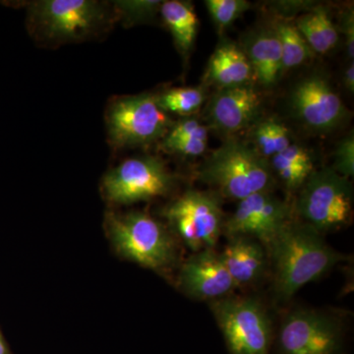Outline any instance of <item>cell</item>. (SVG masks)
Segmentation results:
<instances>
[{"label": "cell", "instance_id": "6da1fadb", "mask_svg": "<svg viewBox=\"0 0 354 354\" xmlns=\"http://www.w3.org/2000/svg\"><path fill=\"white\" fill-rule=\"evenodd\" d=\"M274 267V290L279 299H290L348 257L330 247L323 235L301 221L290 223L266 248Z\"/></svg>", "mask_w": 354, "mask_h": 354}, {"label": "cell", "instance_id": "7a4b0ae2", "mask_svg": "<svg viewBox=\"0 0 354 354\" xmlns=\"http://www.w3.org/2000/svg\"><path fill=\"white\" fill-rule=\"evenodd\" d=\"M27 27L44 48H57L106 36L118 20L113 3L95 0L27 2Z\"/></svg>", "mask_w": 354, "mask_h": 354}, {"label": "cell", "instance_id": "3957f363", "mask_svg": "<svg viewBox=\"0 0 354 354\" xmlns=\"http://www.w3.org/2000/svg\"><path fill=\"white\" fill-rule=\"evenodd\" d=\"M199 178L221 196L237 201L271 191L272 185L271 167L265 158L235 140L225 142L209 156L200 169Z\"/></svg>", "mask_w": 354, "mask_h": 354}, {"label": "cell", "instance_id": "277c9868", "mask_svg": "<svg viewBox=\"0 0 354 354\" xmlns=\"http://www.w3.org/2000/svg\"><path fill=\"white\" fill-rule=\"evenodd\" d=\"M106 228L114 248L122 257L160 272L176 260V249L167 228L143 212L111 213Z\"/></svg>", "mask_w": 354, "mask_h": 354}, {"label": "cell", "instance_id": "5b68a950", "mask_svg": "<svg viewBox=\"0 0 354 354\" xmlns=\"http://www.w3.org/2000/svg\"><path fill=\"white\" fill-rule=\"evenodd\" d=\"M295 211L301 223L322 235L346 227L353 211L349 178L330 167L314 171L299 189Z\"/></svg>", "mask_w": 354, "mask_h": 354}, {"label": "cell", "instance_id": "8992f818", "mask_svg": "<svg viewBox=\"0 0 354 354\" xmlns=\"http://www.w3.org/2000/svg\"><path fill=\"white\" fill-rule=\"evenodd\" d=\"M106 133L113 149L146 146L162 139L172 127L157 95L113 97L106 111Z\"/></svg>", "mask_w": 354, "mask_h": 354}, {"label": "cell", "instance_id": "52a82bcc", "mask_svg": "<svg viewBox=\"0 0 354 354\" xmlns=\"http://www.w3.org/2000/svg\"><path fill=\"white\" fill-rule=\"evenodd\" d=\"M209 307L228 354H271V319L259 299L230 295Z\"/></svg>", "mask_w": 354, "mask_h": 354}, {"label": "cell", "instance_id": "ba28073f", "mask_svg": "<svg viewBox=\"0 0 354 354\" xmlns=\"http://www.w3.org/2000/svg\"><path fill=\"white\" fill-rule=\"evenodd\" d=\"M164 216L193 252L215 248L223 234L225 216L213 192L188 190L164 209Z\"/></svg>", "mask_w": 354, "mask_h": 354}, {"label": "cell", "instance_id": "9c48e42d", "mask_svg": "<svg viewBox=\"0 0 354 354\" xmlns=\"http://www.w3.org/2000/svg\"><path fill=\"white\" fill-rule=\"evenodd\" d=\"M344 325L326 312L295 309L283 317L277 335L279 354H342Z\"/></svg>", "mask_w": 354, "mask_h": 354}, {"label": "cell", "instance_id": "30bf717a", "mask_svg": "<svg viewBox=\"0 0 354 354\" xmlns=\"http://www.w3.org/2000/svg\"><path fill=\"white\" fill-rule=\"evenodd\" d=\"M174 185V176L160 158H130L102 179V194L109 202L130 205L164 196Z\"/></svg>", "mask_w": 354, "mask_h": 354}, {"label": "cell", "instance_id": "8fae6325", "mask_svg": "<svg viewBox=\"0 0 354 354\" xmlns=\"http://www.w3.org/2000/svg\"><path fill=\"white\" fill-rule=\"evenodd\" d=\"M291 221L292 211L288 203L264 191L239 201L234 213L225 218L223 234L228 239L250 237L267 248Z\"/></svg>", "mask_w": 354, "mask_h": 354}, {"label": "cell", "instance_id": "7c38bea8", "mask_svg": "<svg viewBox=\"0 0 354 354\" xmlns=\"http://www.w3.org/2000/svg\"><path fill=\"white\" fill-rule=\"evenodd\" d=\"M290 102L298 120L316 131L334 129L346 118V109L341 97L321 76H310L298 84Z\"/></svg>", "mask_w": 354, "mask_h": 354}, {"label": "cell", "instance_id": "4fadbf2b", "mask_svg": "<svg viewBox=\"0 0 354 354\" xmlns=\"http://www.w3.org/2000/svg\"><path fill=\"white\" fill-rule=\"evenodd\" d=\"M178 285L188 297L209 302L230 297L239 288L215 248L199 251L186 260L179 271Z\"/></svg>", "mask_w": 354, "mask_h": 354}, {"label": "cell", "instance_id": "5bb4252c", "mask_svg": "<svg viewBox=\"0 0 354 354\" xmlns=\"http://www.w3.org/2000/svg\"><path fill=\"white\" fill-rule=\"evenodd\" d=\"M259 93L246 85L221 88L207 109V118L212 127L225 134H234L250 127L261 111Z\"/></svg>", "mask_w": 354, "mask_h": 354}, {"label": "cell", "instance_id": "9a60e30c", "mask_svg": "<svg viewBox=\"0 0 354 354\" xmlns=\"http://www.w3.org/2000/svg\"><path fill=\"white\" fill-rule=\"evenodd\" d=\"M221 256L228 274L239 288L260 281L269 261L264 245L246 236L228 239Z\"/></svg>", "mask_w": 354, "mask_h": 354}, {"label": "cell", "instance_id": "2e32d148", "mask_svg": "<svg viewBox=\"0 0 354 354\" xmlns=\"http://www.w3.org/2000/svg\"><path fill=\"white\" fill-rule=\"evenodd\" d=\"M243 51L258 82L264 87L274 86L283 70L281 44L274 30H261L252 35Z\"/></svg>", "mask_w": 354, "mask_h": 354}, {"label": "cell", "instance_id": "e0dca14e", "mask_svg": "<svg viewBox=\"0 0 354 354\" xmlns=\"http://www.w3.org/2000/svg\"><path fill=\"white\" fill-rule=\"evenodd\" d=\"M252 77V67L245 53L235 44H221L209 58L207 81L221 90L246 85Z\"/></svg>", "mask_w": 354, "mask_h": 354}, {"label": "cell", "instance_id": "ac0fdd59", "mask_svg": "<svg viewBox=\"0 0 354 354\" xmlns=\"http://www.w3.org/2000/svg\"><path fill=\"white\" fill-rule=\"evenodd\" d=\"M160 12L176 48L185 57L194 44L199 24L192 4L179 0L164 1L160 4Z\"/></svg>", "mask_w": 354, "mask_h": 354}, {"label": "cell", "instance_id": "d6986e66", "mask_svg": "<svg viewBox=\"0 0 354 354\" xmlns=\"http://www.w3.org/2000/svg\"><path fill=\"white\" fill-rule=\"evenodd\" d=\"M270 167L288 191H299L315 171L311 156L297 144H290L283 152L274 156Z\"/></svg>", "mask_w": 354, "mask_h": 354}, {"label": "cell", "instance_id": "ffe728a7", "mask_svg": "<svg viewBox=\"0 0 354 354\" xmlns=\"http://www.w3.org/2000/svg\"><path fill=\"white\" fill-rule=\"evenodd\" d=\"M298 31L304 36L310 48L319 55H325L337 46L339 32L333 23L329 11L324 6H315L297 20Z\"/></svg>", "mask_w": 354, "mask_h": 354}, {"label": "cell", "instance_id": "44dd1931", "mask_svg": "<svg viewBox=\"0 0 354 354\" xmlns=\"http://www.w3.org/2000/svg\"><path fill=\"white\" fill-rule=\"evenodd\" d=\"M208 145V128L195 118H184L176 124L162 138V148L169 153H179L184 157H198L206 151Z\"/></svg>", "mask_w": 354, "mask_h": 354}, {"label": "cell", "instance_id": "7402d4cb", "mask_svg": "<svg viewBox=\"0 0 354 354\" xmlns=\"http://www.w3.org/2000/svg\"><path fill=\"white\" fill-rule=\"evenodd\" d=\"M253 141L261 157L272 158L291 143L290 129L274 118L260 121L253 131Z\"/></svg>", "mask_w": 354, "mask_h": 354}, {"label": "cell", "instance_id": "603a6c76", "mask_svg": "<svg viewBox=\"0 0 354 354\" xmlns=\"http://www.w3.org/2000/svg\"><path fill=\"white\" fill-rule=\"evenodd\" d=\"M272 29L276 32L281 44L283 69L295 68L311 57L313 51L295 25L279 22Z\"/></svg>", "mask_w": 354, "mask_h": 354}, {"label": "cell", "instance_id": "cb8c5ba5", "mask_svg": "<svg viewBox=\"0 0 354 354\" xmlns=\"http://www.w3.org/2000/svg\"><path fill=\"white\" fill-rule=\"evenodd\" d=\"M205 93L201 88H174L157 95L160 108L167 113L190 115L204 104Z\"/></svg>", "mask_w": 354, "mask_h": 354}, {"label": "cell", "instance_id": "d4e9b609", "mask_svg": "<svg viewBox=\"0 0 354 354\" xmlns=\"http://www.w3.org/2000/svg\"><path fill=\"white\" fill-rule=\"evenodd\" d=\"M205 3L218 29H225L250 8L245 0H207Z\"/></svg>", "mask_w": 354, "mask_h": 354}, {"label": "cell", "instance_id": "484cf974", "mask_svg": "<svg viewBox=\"0 0 354 354\" xmlns=\"http://www.w3.org/2000/svg\"><path fill=\"white\" fill-rule=\"evenodd\" d=\"M162 1L140 0V1H114L118 20H123L127 25L135 24L150 19L160 11Z\"/></svg>", "mask_w": 354, "mask_h": 354}, {"label": "cell", "instance_id": "4316f807", "mask_svg": "<svg viewBox=\"0 0 354 354\" xmlns=\"http://www.w3.org/2000/svg\"><path fill=\"white\" fill-rule=\"evenodd\" d=\"M334 171L349 178L354 174V137L353 133L337 144L335 151Z\"/></svg>", "mask_w": 354, "mask_h": 354}, {"label": "cell", "instance_id": "83f0119b", "mask_svg": "<svg viewBox=\"0 0 354 354\" xmlns=\"http://www.w3.org/2000/svg\"><path fill=\"white\" fill-rule=\"evenodd\" d=\"M342 34L346 37V50L351 59L354 57V16L353 9L344 11L341 19Z\"/></svg>", "mask_w": 354, "mask_h": 354}, {"label": "cell", "instance_id": "f1b7e54d", "mask_svg": "<svg viewBox=\"0 0 354 354\" xmlns=\"http://www.w3.org/2000/svg\"><path fill=\"white\" fill-rule=\"evenodd\" d=\"M344 86L348 88V92L353 93L354 92V65L353 62H351V64L349 65L348 69L346 70V73H344Z\"/></svg>", "mask_w": 354, "mask_h": 354}, {"label": "cell", "instance_id": "f546056e", "mask_svg": "<svg viewBox=\"0 0 354 354\" xmlns=\"http://www.w3.org/2000/svg\"><path fill=\"white\" fill-rule=\"evenodd\" d=\"M0 354H9L7 351L6 342L3 341L1 334H0Z\"/></svg>", "mask_w": 354, "mask_h": 354}]
</instances>
